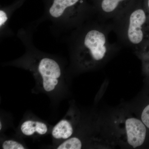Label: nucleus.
Listing matches in <instances>:
<instances>
[{"instance_id": "obj_1", "label": "nucleus", "mask_w": 149, "mask_h": 149, "mask_svg": "<svg viewBox=\"0 0 149 149\" xmlns=\"http://www.w3.org/2000/svg\"><path fill=\"white\" fill-rule=\"evenodd\" d=\"M73 39L72 51L77 66L90 70L103 64L118 50L110 43L111 23L93 22L78 27Z\"/></svg>"}, {"instance_id": "obj_11", "label": "nucleus", "mask_w": 149, "mask_h": 149, "mask_svg": "<svg viewBox=\"0 0 149 149\" xmlns=\"http://www.w3.org/2000/svg\"><path fill=\"white\" fill-rule=\"evenodd\" d=\"M2 148L3 149H24L22 144L13 140H7L3 143Z\"/></svg>"}, {"instance_id": "obj_4", "label": "nucleus", "mask_w": 149, "mask_h": 149, "mask_svg": "<svg viewBox=\"0 0 149 149\" xmlns=\"http://www.w3.org/2000/svg\"><path fill=\"white\" fill-rule=\"evenodd\" d=\"M120 125L123 139L129 147L136 148L144 144L147 127L141 119L129 116L123 119Z\"/></svg>"}, {"instance_id": "obj_6", "label": "nucleus", "mask_w": 149, "mask_h": 149, "mask_svg": "<svg viewBox=\"0 0 149 149\" xmlns=\"http://www.w3.org/2000/svg\"><path fill=\"white\" fill-rule=\"evenodd\" d=\"M127 1L101 0L97 8V14L102 20H113L127 9L123 6Z\"/></svg>"}, {"instance_id": "obj_3", "label": "nucleus", "mask_w": 149, "mask_h": 149, "mask_svg": "<svg viewBox=\"0 0 149 149\" xmlns=\"http://www.w3.org/2000/svg\"><path fill=\"white\" fill-rule=\"evenodd\" d=\"M48 13L53 19L61 20L79 27L93 14L84 0H50Z\"/></svg>"}, {"instance_id": "obj_7", "label": "nucleus", "mask_w": 149, "mask_h": 149, "mask_svg": "<svg viewBox=\"0 0 149 149\" xmlns=\"http://www.w3.org/2000/svg\"><path fill=\"white\" fill-rule=\"evenodd\" d=\"M20 129L22 133L27 136H32L35 133L44 135L48 131L47 126L45 123L32 120L24 121L22 124Z\"/></svg>"}, {"instance_id": "obj_15", "label": "nucleus", "mask_w": 149, "mask_h": 149, "mask_svg": "<svg viewBox=\"0 0 149 149\" xmlns=\"http://www.w3.org/2000/svg\"><path fill=\"white\" fill-rule=\"evenodd\" d=\"M2 128V124H1V122L0 123V130H1Z\"/></svg>"}, {"instance_id": "obj_12", "label": "nucleus", "mask_w": 149, "mask_h": 149, "mask_svg": "<svg viewBox=\"0 0 149 149\" xmlns=\"http://www.w3.org/2000/svg\"><path fill=\"white\" fill-rule=\"evenodd\" d=\"M141 119L147 128L149 129V104L145 107L142 111Z\"/></svg>"}, {"instance_id": "obj_10", "label": "nucleus", "mask_w": 149, "mask_h": 149, "mask_svg": "<svg viewBox=\"0 0 149 149\" xmlns=\"http://www.w3.org/2000/svg\"><path fill=\"white\" fill-rule=\"evenodd\" d=\"M82 141L77 137L67 139L57 147V149H80L82 148Z\"/></svg>"}, {"instance_id": "obj_5", "label": "nucleus", "mask_w": 149, "mask_h": 149, "mask_svg": "<svg viewBox=\"0 0 149 149\" xmlns=\"http://www.w3.org/2000/svg\"><path fill=\"white\" fill-rule=\"evenodd\" d=\"M37 71L42 77L44 90L48 92L53 91L61 76L58 63L53 59L43 58L38 63Z\"/></svg>"}, {"instance_id": "obj_13", "label": "nucleus", "mask_w": 149, "mask_h": 149, "mask_svg": "<svg viewBox=\"0 0 149 149\" xmlns=\"http://www.w3.org/2000/svg\"><path fill=\"white\" fill-rule=\"evenodd\" d=\"M7 14L3 10H0V27L1 28L5 25L8 19Z\"/></svg>"}, {"instance_id": "obj_8", "label": "nucleus", "mask_w": 149, "mask_h": 149, "mask_svg": "<svg viewBox=\"0 0 149 149\" xmlns=\"http://www.w3.org/2000/svg\"><path fill=\"white\" fill-rule=\"evenodd\" d=\"M73 128L68 120L63 119L60 120L54 127L52 135L56 139H67L72 136Z\"/></svg>"}, {"instance_id": "obj_9", "label": "nucleus", "mask_w": 149, "mask_h": 149, "mask_svg": "<svg viewBox=\"0 0 149 149\" xmlns=\"http://www.w3.org/2000/svg\"><path fill=\"white\" fill-rule=\"evenodd\" d=\"M134 52L142 61L144 70L149 72V40Z\"/></svg>"}, {"instance_id": "obj_14", "label": "nucleus", "mask_w": 149, "mask_h": 149, "mask_svg": "<svg viewBox=\"0 0 149 149\" xmlns=\"http://www.w3.org/2000/svg\"><path fill=\"white\" fill-rule=\"evenodd\" d=\"M146 8L149 15V0H147V6Z\"/></svg>"}, {"instance_id": "obj_2", "label": "nucleus", "mask_w": 149, "mask_h": 149, "mask_svg": "<svg viewBox=\"0 0 149 149\" xmlns=\"http://www.w3.org/2000/svg\"><path fill=\"white\" fill-rule=\"evenodd\" d=\"M111 23L120 42L134 52L149 40V15L146 8L129 6Z\"/></svg>"}]
</instances>
